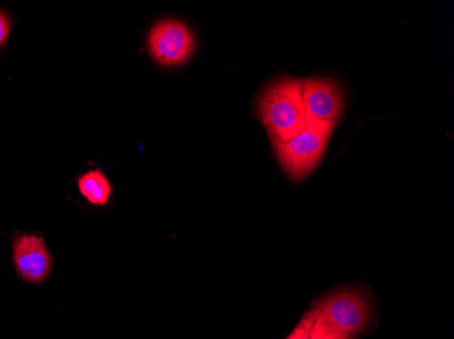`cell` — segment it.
Returning a JSON list of instances; mask_svg holds the SVG:
<instances>
[{"mask_svg":"<svg viewBox=\"0 0 454 339\" xmlns=\"http://www.w3.org/2000/svg\"><path fill=\"white\" fill-rule=\"evenodd\" d=\"M369 297L359 289H341L316 303L303 320L309 339H356L370 322Z\"/></svg>","mask_w":454,"mask_h":339,"instance_id":"6da1fadb","label":"cell"},{"mask_svg":"<svg viewBox=\"0 0 454 339\" xmlns=\"http://www.w3.org/2000/svg\"><path fill=\"white\" fill-rule=\"evenodd\" d=\"M259 113L271 139L288 142L306 127L302 81L285 78L270 84L259 101Z\"/></svg>","mask_w":454,"mask_h":339,"instance_id":"7a4b0ae2","label":"cell"},{"mask_svg":"<svg viewBox=\"0 0 454 339\" xmlns=\"http://www.w3.org/2000/svg\"><path fill=\"white\" fill-rule=\"evenodd\" d=\"M336 125V122L308 119L305 128L288 142L271 139L278 159L288 177L293 181H301L317 167Z\"/></svg>","mask_w":454,"mask_h":339,"instance_id":"3957f363","label":"cell"},{"mask_svg":"<svg viewBox=\"0 0 454 339\" xmlns=\"http://www.w3.org/2000/svg\"><path fill=\"white\" fill-rule=\"evenodd\" d=\"M195 48L196 38L192 29L176 18L158 20L147 35V50L163 67H178L187 63Z\"/></svg>","mask_w":454,"mask_h":339,"instance_id":"277c9868","label":"cell"},{"mask_svg":"<svg viewBox=\"0 0 454 339\" xmlns=\"http://www.w3.org/2000/svg\"><path fill=\"white\" fill-rule=\"evenodd\" d=\"M12 244L18 277L30 284L44 282L53 267L52 256L44 238L35 234H18Z\"/></svg>","mask_w":454,"mask_h":339,"instance_id":"5b68a950","label":"cell"},{"mask_svg":"<svg viewBox=\"0 0 454 339\" xmlns=\"http://www.w3.org/2000/svg\"><path fill=\"white\" fill-rule=\"evenodd\" d=\"M302 96L309 119L338 124L343 116V94L331 79H306L302 81Z\"/></svg>","mask_w":454,"mask_h":339,"instance_id":"8992f818","label":"cell"},{"mask_svg":"<svg viewBox=\"0 0 454 339\" xmlns=\"http://www.w3.org/2000/svg\"><path fill=\"white\" fill-rule=\"evenodd\" d=\"M76 185L82 197L91 205L106 206L111 200L114 186L101 168H93L79 175Z\"/></svg>","mask_w":454,"mask_h":339,"instance_id":"52a82bcc","label":"cell"},{"mask_svg":"<svg viewBox=\"0 0 454 339\" xmlns=\"http://www.w3.org/2000/svg\"><path fill=\"white\" fill-rule=\"evenodd\" d=\"M12 32V22L6 12H0V47L6 42Z\"/></svg>","mask_w":454,"mask_h":339,"instance_id":"ba28073f","label":"cell"},{"mask_svg":"<svg viewBox=\"0 0 454 339\" xmlns=\"http://www.w3.org/2000/svg\"><path fill=\"white\" fill-rule=\"evenodd\" d=\"M306 331V323L305 320H301L300 325L292 331V334L287 336L286 339H301L305 334Z\"/></svg>","mask_w":454,"mask_h":339,"instance_id":"9c48e42d","label":"cell"},{"mask_svg":"<svg viewBox=\"0 0 454 339\" xmlns=\"http://www.w3.org/2000/svg\"><path fill=\"white\" fill-rule=\"evenodd\" d=\"M305 323H306V322H305ZM301 339H309V338H308V333H306V331H305V334H303L302 338H301Z\"/></svg>","mask_w":454,"mask_h":339,"instance_id":"30bf717a","label":"cell"}]
</instances>
